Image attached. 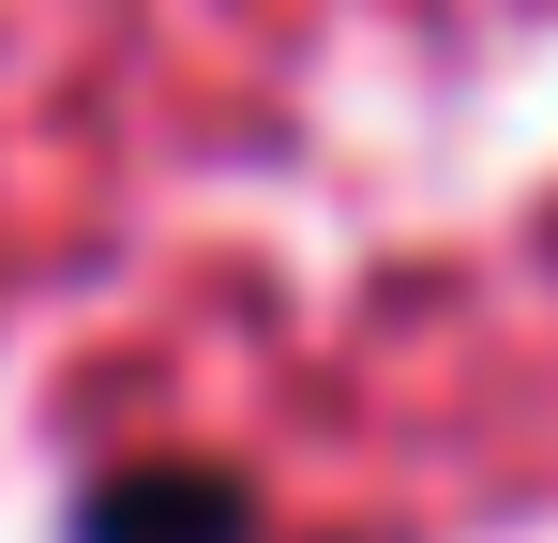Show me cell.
I'll use <instances>...</instances> for the list:
<instances>
[{
    "label": "cell",
    "instance_id": "6da1fadb",
    "mask_svg": "<svg viewBox=\"0 0 558 543\" xmlns=\"http://www.w3.org/2000/svg\"><path fill=\"white\" fill-rule=\"evenodd\" d=\"M61 543H257V483L211 468V452H136L76 498Z\"/></svg>",
    "mask_w": 558,
    "mask_h": 543
}]
</instances>
